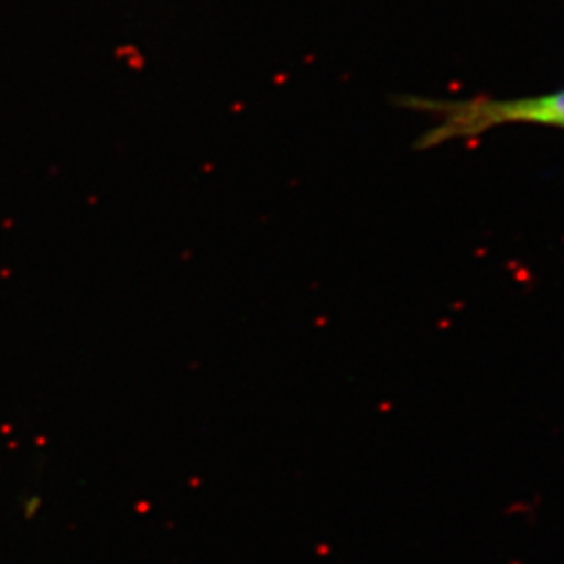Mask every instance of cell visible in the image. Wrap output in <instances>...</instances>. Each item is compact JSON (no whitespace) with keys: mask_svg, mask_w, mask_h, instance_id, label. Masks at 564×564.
I'll return each mask as SVG.
<instances>
[{"mask_svg":"<svg viewBox=\"0 0 564 564\" xmlns=\"http://www.w3.org/2000/svg\"><path fill=\"white\" fill-rule=\"evenodd\" d=\"M411 109L433 115L438 123L420 138V149L442 145L451 140L480 137L494 127L508 123H538V126L563 127L564 90L544 94L535 98L517 99H458V101H434V99H408Z\"/></svg>","mask_w":564,"mask_h":564,"instance_id":"obj_1","label":"cell"},{"mask_svg":"<svg viewBox=\"0 0 564 564\" xmlns=\"http://www.w3.org/2000/svg\"><path fill=\"white\" fill-rule=\"evenodd\" d=\"M39 508H41V499H39V497L28 499L26 502H24V516H26L28 519H32V517H35V513H37Z\"/></svg>","mask_w":564,"mask_h":564,"instance_id":"obj_2","label":"cell"}]
</instances>
